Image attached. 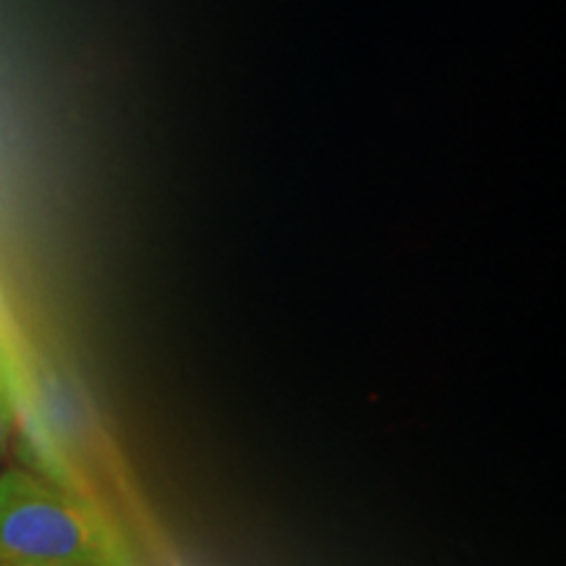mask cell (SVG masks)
<instances>
[{"label": "cell", "instance_id": "6da1fadb", "mask_svg": "<svg viewBox=\"0 0 566 566\" xmlns=\"http://www.w3.org/2000/svg\"><path fill=\"white\" fill-rule=\"evenodd\" d=\"M0 566H134L122 535L82 495L30 467L0 470Z\"/></svg>", "mask_w": 566, "mask_h": 566}, {"label": "cell", "instance_id": "7a4b0ae2", "mask_svg": "<svg viewBox=\"0 0 566 566\" xmlns=\"http://www.w3.org/2000/svg\"><path fill=\"white\" fill-rule=\"evenodd\" d=\"M11 428H13V401H11L9 384H6L3 365H0V454H3L6 443H9Z\"/></svg>", "mask_w": 566, "mask_h": 566}]
</instances>
